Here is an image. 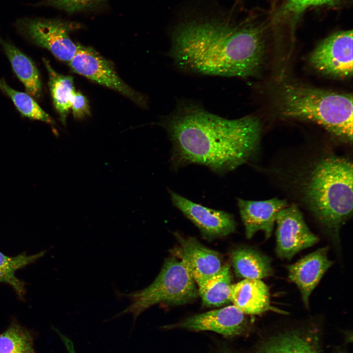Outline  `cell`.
<instances>
[{"mask_svg": "<svg viewBox=\"0 0 353 353\" xmlns=\"http://www.w3.org/2000/svg\"><path fill=\"white\" fill-rule=\"evenodd\" d=\"M265 33L262 24L250 18L187 20L173 29L169 55L179 68L192 73L255 76L264 64Z\"/></svg>", "mask_w": 353, "mask_h": 353, "instance_id": "6da1fadb", "label": "cell"}, {"mask_svg": "<svg viewBox=\"0 0 353 353\" xmlns=\"http://www.w3.org/2000/svg\"><path fill=\"white\" fill-rule=\"evenodd\" d=\"M158 124L172 143L175 168L196 164L223 174L251 161L259 149L262 126L253 116L228 119L184 101Z\"/></svg>", "mask_w": 353, "mask_h": 353, "instance_id": "7a4b0ae2", "label": "cell"}, {"mask_svg": "<svg viewBox=\"0 0 353 353\" xmlns=\"http://www.w3.org/2000/svg\"><path fill=\"white\" fill-rule=\"evenodd\" d=\"M300 190L307 208L338 241L339 229L352 215L351 162L334 155L320 158L305 175Z\"/></svg>", "mask_w": 353, "mask_h": 353, "instance_id": "3957f363", "label": "cell"}, {"mask_svg": "<svg viewBox=\"0 0 353 353\" xmlns=\"http://www.w3.org/2000/svg\"><path fill=\"white\" fill-rule=\"evenodd\" d=\"M278 94L282 116L313 122L341 141L352 142V95L296 83H285Z\"/></svg>", "mask_w": 353, "mask_h": 353, "instance_id": "277c9868", "label": "cell"}, {"mask_svg": "<svg viewBox=\"0 0 353 353\" xmlns=\"http://www.w3.org/2000/svg\"><path fill=\"white\" fill-rule=\"evenodd\" d=\"M130 304L117 316L130 314L135 320L143 312L158 303L180 305L192 302L198 296V287L184 264L175 257L165 260L153 281L146 288L129 293H118Z\"/></svg>", "mask_w": 353, "mask_h": 353, "instance_id": "5b68a950", "label": "cell"}, {"mask_svg": "<svg viewBox=\"0 0 353 353\" xmlns=\"http://www.w3.org/2000/svg\"><path fill=\"white\" fill-rule=\"evenodd\" d=\"M21 32L35 45L46 48L57 59L69 63L78 48L70 37L71 32L81 27L76 23L57 19H35L20 21Z\"/></svg>", "mask_w": 353, "mask_h": 353, "instance_id": "8992f818", "label": "cell"}, {"mask_svg": "<svg viewBox=\"0 0 353 353\" xmlns=\"http://www.w3.org/2000/svg\"><path fill=\"white\" fill-rule=\"evenodd\" d=\"M69 65L74 72L117 91L141 107L146 106L143 96L126 84L117 75L113 64L92 48L78 44Z\"/></svg>", "mask_w": 353, "mask_h": 353, "instance_id": "52a82bcc", "label": "cell"}, {"mask_svg": "<svg viewBox=\"0 0 353 353\" xmlns=\"http://www.w3.org/2000/svg\"><path fill=\"white\" fill-rule=\"evenodd\" d=\"M310 62L318 71L345 78L353 75V31H340L327 37L311 53Z\"/></svg>", "mask_w": 353, "mask_h": 353, "instance_id": "ba28073f", "label": "cell"}, {"mask_svg": "<svg viewBox=\"0 0 353 353\" xmlns=\"http://www.w3.org/2000/svg\"><path fill=\"white\" fill-rule=\"evenodd\" d=\"M262 337L244 353H326L321 334L314 328H283ZM219 353H231L223 351Z\"/></svg>", "mask_w": 353, "mask_h": 353, "instance_id": "9c48e42d", "label": "cell"}, {"mask_svg": "<svg viewBox=\"0 0 353 353\" xmlns=\"http://www.w3.org/2000/svg\"><path fill=\"white\" fill-rule=\"evenodd\" d=\"M277 256L290 260L300 251L316 244L318 237L306 225L303 216L295 205L288 206L278 214L276 221Z\"/></svg>", "mask_w": 353, "mask_h": 353, "instance_id": "30bf717a", "label": "cell"}, {"mask_svg": "<svg viewBox=\"0 0 353 353\" xmlns=\"http://www.w3.org/2000/svg\"><path fill=\"white\" fill-rule=\"evenodd\" d=\"M245 314L234 305L196 314L183 321L164 327L191 331H211L232 337L244 333L249 323Z\"/></svg>", "mask_w": 353, "mask_h": 353, "instance_id": "8fae6325", "label": "cell"}, {"mask_svg": "<svg viewBox=\"0 0 353 353\" xmlns=\"http://www.w3.org/2000/svg\"><path fill=\"white\" fill-rule=\"evenodd\" d=\"M173 205L194 224L203 236L219 238L232 233L236 228L233 216L195 203L172 190H168Z\"/></svg>", "mask_w": 353, "mask_h": 353, "instance_id": "7c38bea8", "label": "cell"}, {"mask_svg": "<svg viewBox=\"0 0 353 353\" xmlns=\"http://www.w3.org/2000/svg\"><path fill=\"white\" fill-rule=\"evenodd\" d=\"M179 243L178 256L196 284L217 273L223 266L218 252L196 239L175 233Z\"/></svg>", "mask_w": 353, "mask_h": 353, "instance_id": "4fadbf2b", "label": "cell"}, {"mask_svg": "<svg viewBox=\"0 0 353 353\" xmlns=\"http://www.w3.org/2000/svg\"><path fill=\"white\" fill-rule=\"evenodd\" d=\"M328 247L320 248L287 266L289 279L298 286L305 307L309 297L333 262L328 257Z\"/></svg>", "mask_w": 353, "mask_h": 353, "instance_id": "5bb4252c", "label": "cell"}, {"mask_svg": "<svg viewBox=\"0 0 353 353\" xmlns=\"http://www.w3.org/2000/svg\"><path fill=\"white\" fill-rule=\"evenodd\" d=\"M237 205L248 239L259 230L264 231L266 239L269 238L278 214L289 205L286 200L276 198L260 201L238 198Z\"/></svg>", "mask_w": 353, "mask_h": 353, "instance_id": "9a60e30c", "label": "cell"}, {"mask_svg": "<svg viewBox=\"0 0 353 353\" xmlns=\"http://www.w3.org/2000/svg\"><path fill=\"white\" fill-rule=\"evenodd\" d=\"M230 299L245 314L258 315L268 310L279 311L271 305L269 288L260 279L246 278L231 284Z\"/></svg>", "mask_w": 353, "mask_h": 353, "instance_id": "2e32d148", "label": "cell"}, {"mask_svg": "<svg viewBox=\"0 0 353 353\" xmlns=\"http://www.w3.org/2000/svg\"><path fill=\"white\" fill-rule=\"evenodd\" d=\"M233 267L240 277L261 279L273 274L271 259L258 251L239 247L231 252Z\"/></svg>", "mask_w": 353, "mask_h": 353, "instance_id": "e0dca14e", "label": "cell"}, {"mask_svg": "<svg viewBox=\"0 0 353 353\" xmlns=\"http://www.w3.org/2000/svg\"><path fill=\"white\" fill-rule=\"evenodd\" d=\"M0 44L18 78L24 84L28 94L39 98L42 93V83L39 71L33 61L13 44L0 36Z\"/></svg>", "mask_w": 353, "mask_h": 353, "instance_id": "ac0fdd59", "label": "cell"}, {"mask_svg": "<svg viewBox=\"0 0 353 353\" xmlns=\"http://www.w3.org/2000/svg\"><path fill=\"white\" fill-rule=\"evenodd\" d=\"M231 280L230 266L226 264L217 273L197 284L202 304L218 307L231 302Z\"/></svg>", "mask_w": 353, "mask_h": 353, "instance_id": "d6986e66", "label": "cell"}, {"mask_svg": "<svg viewBox=\"0 0 353 353\" xmlns=\"http://www.w3.org/2000/svg\"><path fill=\"white\" fill-rule=\"evenodd\" d=\"M43 61L48 72L49 85L54 106L59 114L60 121L65 125L76 91L73 77L57 73L52 68L47 59L43 58Z\"/></svg>", "mask_w": 353, "mask_h": 353, "instance_id": "ffe728a7", "label": "cell"}, {"mask_svg": "<svg viewBox=\"0 0 353 353\" xmlns=\"http://www.w3.org/2000/svg\"><path fill=\"white\" fill-rule=\"evenodd\" d=\"M45 253V251L33 255L23 253L16 256L9 257L0 252V282L12 286L17 295L23 298L25 293V283L15 276V272L34 262L42 257Z\"/></svg>", "mask_w": 353, "mask_h": 353, "instance_id": "44dd1931", "label": "cell"}, {"mask_svg": "<svg viewBox=\"0 0 353 353\" xmlns=\"http://www.w3.org/2000/svg\"><path fill=\"white\" fill-rule=\"evenodd\" d=\"M31 331L13 321L0 334V353H35Z\"/></svg>", "mask_w": 353, "mask_h": 353, "instance_id": "7402d4cb", "label": "cell"}, {"mask_svg": "<svg viewBox=\"0 0 353 353\" xmlns=\"http://www.w3.org/2000/svg\"><path fill=\"white\" fill-rule=\"evenodd\" d=\"M0 89L10 98L23 116L50 124H54L49 115L27 93L14 90L7 85L3 79H0Z\"/></svg>", "mask_w": 353, "mask_h": 353, "instance_id": "603a6c76", "label": "cell"}, {"mask_svg": "<svg viewBox=\"0 0 353 353\" xmlns=\"http://www.w3.org/2000/svg\"><path fill=\"white\" fill-rule=\"evenodd\" d=\"M339 0H285L279 11L280 18L295 21L307 9L319 6L329 5Z\"/></svg>", "mask_w": 353, "mask_h": 353, "instance_id": "cb8c5ba5", "label": "cell"}, {"mask_svg": "<svg viewBox=\"0 0 353 353\" xmlns=\"http://www.w3.org/2000/svg\"><path fill=\"white\" fill-rule=\"evenodd\" d=\"M106 0H46L48 5L74 13L97 8Z\"/></svg>", "mask_w": 353, "mask_h": 353, "instance_id": "d4e9b609", "label": "cell"}, {"mask_svg": "<svg viewBox=\"0 0 353 353\" xmlns=\"http://www.w3.org/2000/svg\"><path fill=\"white\" fill-rule=\"evenodd\" d=\"M71 109L74 117L76 119H82L90 115L88 101L86 98L79 92L75 91Z\"/></svg>", "mask_w": 353, "mask_h": 353, "instance_id": "484cf974", "label": "cell"}, {"mask_svg": "<svg viewBox=\"0 0 353 353\" xmlns=\"http://www.w3.org/2000/svg\"><path fill=\"white\" fill-rule=\"evenodd\" d=\"M57 333L63 341L69 353H76L74 345L71 340L59 331Z\"/></svg>", "mask_w": 353, "mask_h": 353, "instance_id": "4316f807", "label": "cell"}]
</instances>
